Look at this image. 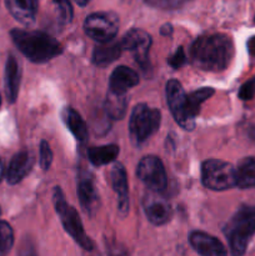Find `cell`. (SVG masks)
Returning a JSON list of instances; mask_svg holds the SVG:
<instances>
[{
	"mask_svg": "<svg viewBox=\"0 0 255 256\" xmlns=\"http://www.w3.org/2000/svg\"><path fill=\"white\" fill-rule=\"evenodd\" d=\"M234 44L225 34H209L198 38L190 49L194 66L205 72H222L232 62Z\"/></svg>",
	"mask_w": 255,
	"mask_h": 256,
	"instance_id": "6da1fadb",
	"label": "cell"
},
{
	"mask_svg": "<svg viewBox=\"0 0 255 256\" xmlns=\"http://www.w3.org/2000/svg\"><path fill=\"white\" fill-rule=\"evenodd\" d=\"M12 39L18 49L36 64L49 62L62 52V44L46 32L15 29L12 32Z\"/></svg>",
	"mask_w": 255,
	"mask_h": 256,
	"instance_id": "7a4b0ae2",
	"label": "cell"
},
{
	"mask_svg": "<svg viewBox=\"0 0 255 256\" xmlns=\"http://www.w3.org/2000/svg\"><path fill=\"white\" fill-rule=\"evenodd\" d=\"M224 234L232 256H242L255 234V206H242L225 225Z\"/></svg>",
	"mask_w": 255,
	"mask_h": 256,
	"instance_id": "3957f363",
	"label": "cell"
},
{
	"mask_svg": "<svg viewBox=\"0 0 255 256\" xmlns=\"http://www.w3.org/2000/svg\"><path fill=\"white\" fill-rule=\"evenodd\" d=\"M52 202H54L55 210H56V214L59 215L60 222H62V226H64L65 232L75 240V242L80 245L84 250H92L94 248V242H92L89 236L85 234L84 226H82V222L80 220L79 214L75 210V208H72V205H69L65 200L64 192L60 189L59 186H56L54 189V195H52Z\"/></svg>",
	"mask_w": 255,
	"mask_h": 256,
	"instance_id": "277c9868",
	"label": "cell"
},
{
	"mask_svg": "<svg viewBox=\"0 0 255 256\" xmlns=\"http://www.w3.org/2000/svg\"><path fill=\"white\" fill-rule=\"evenodd\" d=\"M162 112L152 109L146 104H139L134 108L130 116V136L135 144H142L149 139L160 126Z\"/></svg>",
	"mask_w": 255,
	"mask_h": 256,
	"instance_id": "5b68a950",
	"label": "cell"
},
{
	"mask_svg": "<svg viewBox=\"0 0 255 256\" xmlns=\"http://www.w3.org/2000/svg\"><path fill=\"white\" fill-rule=\"evenodd\" d=\"M202 182L205 188L215 192L232 189L236 185L235 168L222 160H206L202 166Z\"/></svg>",
	"mask_w": 255,
	"mask_h": 256,
	"instance_id": "8992f818",
	"label": "cell"
},
{
	"mask_svg": "<svg viewBox=\"0 0 255 256\" xmlns=\"http://www.w3.org/2000/svg\"><path fill=\"white\" fill-rule=\"evenodd\" d=\"M166 102L174 116L175 122L184 130H192L195 126V118L192 116L188 106V98L178 80H169L165 88Z\"/></svg>",
	"mask_w": 255,
	"mask_h": 256,
	"instance_id": "52a82bcc",
	"label": "cell"
},
{
	"mask_svg": "<svg viewBox=\"0 0 255 256\" xmlns=\"http://www.w3.org/2000/svg\"><path fill=\"white\" fill-rule=\"evenodd\" d=\"M84 30L95 42H112L119 30V18L110 12H92L85 19Z\"/></svg>",
	"mask_w": 255,
	"mask_h": 256,
	"instance_id": "ba28073f",
	"label": "cell"
},
{
	"mask_svg": "<svg viewBox=\"0 0 255 256\" xmlns=\"http://www.w3.org/2000/svg\"><path fill=\"white\" fill-rule=\"evenodd\" d=\"M136 175L152 192H160L166 188V172L159 158L152 155L142 158L138 164Z\"/></svg>",
	"mask_w": 255,
	"mask_h": 256,
	"instance_id": "9c48e42d",
	"label": "cell"
},
{
	"mask_svg": "<svg viewBox=\"0 0 255 256\" xmlns=\"http://www.w3.org/2000/svg\"><path fill=\"white\" fill-rule=\"evenodd\" d=\"M122 50H128L132 54L140 65H145L149 59V50L152 46V36L146 32L132 29L124 35L122 42Z\"/></svg>",
	"mask_w": 255,
	"mask_h": 256,
	"instance_id": "30bf717a",
	"label": "cell"
},
{
	"mask_svg": "<svg viewBox=\"0 0 255 256\" xmlns=\"http://www.w3.org/2000/svg\"><path fill=\"white\" fill-rule=\"evenodd\" d=\"M144 212L152 225H164L172 219V210L168 200L152 192L144 198Z\"/></svg>",
	"mask_w": 255,
	"mask_h": 256,
	"instance_id": "8fae6325",
	"label": "cell"
},
{
	"mask_svg": "<svg viewBox=\"0 0 255 256\" xmlns=\"http://www.w3.org/2000/svg\"><path fill=\"white\" fill-rule=\"evenodd\" d=\"M192 249L202 256H228V250L222 242L202 232H192L189 236Z\"/></svg>",
	"mask_w": 255,
	"mask_h": 256,
	"instance_id": "7c38bea8",
	"label": "cell"
},
{
	"mask_svg": "<svg viewBox=\"0 0 255 256\" xmlns=\"http://www.w3.org/2000/svg\"><path fill=\"white\" fill-rule=\"evenodd\" d=\"M112 185L114 192L118 194V208L122 215H125L129 212V188H128V178L125 168L122 164L116 162L112 166Z\"/></svg>",
	"mask_w": 255,
	"mask_h": 256,
	"instance_id": "4fadbf2b",
	"label": "cell"
},
{
	"mask_svg": "<svg viewBox=\"0 0 255 256\" xmlns=\"http://www.w3.org/2000/svg\"><path fill=\"white\" fill-rule=\"evenodd\" d=\"M78 196L82 208L88 214H94L99 204V195L89 175H80L78 182Z\"/></svg>",
	"mask_w": 255,
	"mask_h": 256,
	"instance_id": "5bb4252c",
	"label": "cell"
},
{
	"mask_svg": "<svg viewBox=\"0 0 255 256\" xmlns=\"http://www.w3.org/2000/svg\"><path fill=\"white\" fill-rule=\"evenodd\" d=\"M34 165V158L29 152H20L10 162L6 172V180L9 184L15 185L22 182L30 172Z\"/></svg>",
	"mask_w": 255,
	"mask_h": 256,
	"instance_id": "9a60e30c",
	"label": "cell"
},
{
	"mask_svg": "<svg viewBox=\"0 0 255 256\" xmlns=\"http://www.w3.org/2000/svg\"><path fill=\"white\" fill-rule=\"evenodd\" d=\"M8 10L22 25H32L38 12V0H5Z\"/></svg>",
	"mask_w": 255,
	"mask_h": 256,
	"instance_id": "2e32d148",
	"label": "cell"
},
{
	"mask_svg": "<svg viewBox=\"0 0 255 256\" xmlns=\"http://www.w3.org/2000/svg\"><path fill=\"white\" fill-rule=\"evenodd\" d=\"M139 82V76L136 72L130 68L118 66L110 75L109 88L110 92L114 94H125L129 89Z\"/></svg>",
	"mask_w": 255,
	"mask_h": 256,
	"instance_id": "e0dca14e",
	"label": "cell"
},
{
	"mask_svg": "<svg viewBox=\"0 0 255 256\" xmlns=\"http://www.w3.org/2000/svg\"><path fill=\"white\" fill-rule=\"evenodd\" d=\"M20 79H22V72H20L19 62L14 55H9L5 65V92L10 102L16 100L19 94Z\"/></svg>",
	"mask_w": 255,
	"mask_h": 256,
	"instance_id": "ac0fdd59",
	"label": "cell"
},
{
	"mask_svg": "<svg viewBox=\"0 0 255 256\" xmlns=\"http://www.w3.org/2000/svg\"><path fill=\"white\" fill-rule=\"evenodd\" d=\"M122 52V48L120 42L112 40L108 42H99L92 52V62L99 66H105L119 59Z\"/></svg>",
	"mask_w": 255,
	"mask_h": 256,
	"instance_id": "d6986e66",
	"label": "cell"
},
{
	"mask_svg": "<svg viewBox=\"0 0 255 256\" xmlns=\"http://www.w3.org/2000/svg\"><path fill=\"white\" fill-rule=\"evenodd\" d=\"M62 122H64L65 126L69 129L75 136V139L80 142H86L88 139V126L82 118L78 112H75L72 108H64L62 112Z\"/></svg>",
	"mask_w": 255,
	"mask_h": 256,
	"instance_id": "ffe728a7",
	"label": "cell"
},
{
	"mask_svg": "<svg viewBox=\"0 0 255 256\" xmlns=\"http://www.w3.org/2000/svg\"><path fill=\"white\" fill-rule=\"evenodd\" d=\"M236 186L242 189L255 186V158H244L235 169Z\"/></svg>",
	"mask_w": 255,
	"mask_h": 256,
	"instance_id": "44dd1931",
	"label": "cell"
},
{
	"mask_svg": "<svg viewBox=\"0 0 255 256\" xmlns=\"http://www.w3.org/2000/svg\"><path fill=\"white\" fill-rule=\"evenodd\" d=\"M119 146L114 144L102 145V146H94L88 150V156L90 162L95 166H102L109 162H114L119 155Z\"/></svg>",
	"mask_w": 255,
	"mask_h": 256,
	"instance_id": "7402d4cb",
	"label": "cell"
},
{
	"mask_svg": "<svg viewBox=\"0 0 255 256\" xmlns=\"http://www.w3.org/2000/svg\"><path fill=\"white\" fill-rule=\"evenodd\" d=\"M128 102L124 94H114L110 92L105 100V112L110 119L120 120L125 116Z\"/></svg>",
	"mask_w": 255,
	"mask_h": 256,
	"instance_id": "603a6c76",
	"label": "cell"
},
{
	"mask_svg": "<svg viewBox=\"0 0 255 256\" xmlns=\"http://www.w3.org/2000/svg\"><path fill=\"white\" fill-rule=\"evenodd\" d=\"M214 92L215 90L212 89V88H202V89L195 90V92H189V94H186L188 106H189V112L192 118L196 119V116L199 115L202 104L205 102V100L212 98V95H214Z\"/></svg>",
	"mask_w": 255,
	"mask_h": 256,
	"instance_id": "cb8c5ba5",
	"label": "cell"
},
{
	"mask_svg": "<svg viewBox=\"0 0 255 256\" xmlns=\"http://www.w3.org/2000/svg\"><path fill=\"white\" fill-rule=\"evenodd\" d=\"M14 245V232L8 222H0V256H6Z\"/></svg>",
	"mask_w": 255,
	"mask_h": 256,
	"instance_id": "d4e9b609",
	"label": "cell"
},
{
	"mask_svg": "<svg viewBox=\"0 0 255 256\" xmlns=\"http://www.w3.org/2000/svg\"><path fill=\"white\" fill-rule=\"evenodd\" d=\"M58 10L59 20L62 24H69L72 19V6L70 0H52Z\"/></svg>",
	"mask_w": 255,
	"mask_h": 256,
	"instance_id": "484cf974",
	"label": "cell"
},
{
	"mask_svg": "<svg viewBox=\"0 0 255 256\" xmlns=\"http://www.w3.org/2000/svg\"><path fill=\"white\" fill-rule=\"evenodd\" d=\"M148 5L156 9L162 10H175L184 6L190 0H144Z\"/></svg>",
	"mask_w": 255,
	"mask_h": 256,
	"instance_id": "4316f807",
	"label": "cell"
},
{
	"mask_svg": "<svg viewBox=\"0 0 255 256\" xmlns=\"http://www.w3.org/2000/svg\"><path fill=\"white\" fill-rule=\"evenodd\" d=\"M39 155H40V166H42V170L46 172L52 162V149H50V145L48 144V142H45V140H42V142H40Z\"/></svg>",
	"mask_w": 255,
	"mask_h": 256,
	"instance_id": "83f0119b",
	"label": "cell"
},
{
	"mask_svg": "<svg viewBox=\"0 0 255 256\" xmlns=\"http://www.w3.org/2000/svg\"><path fill=\"white\" fill-rule=\"evenodd\" d=\"M255 95V78L248 80L242 85L239 90V98L242 100H250Z\"/></svg>",
	"mask_w": 255,
	"mask_h": 256,
	"instance_id": "f1b7e54d",
	"label": "cell"
},
{
	"mask_svg": "<svg viewBox=\"0 0 255 256\" xmlns=\"http://www.w3.org/2000/svg\"><path fill=\"white\" fill-rule=\"evenodd\" d=\"M185 62H186V55H185L182 46L178 48L176 52H175L174 54L169 58V60H168V62H169V65L172 69H179L180 66H182V65L185 64Z\"/></svg>",
	"mask_w": 255,
	"mask_h": 256,
	"instance_id": "f546056e",
	"label": "cell"
},
{
	"mask_svg": "<svg viewBox=\"0 0 255 256\" xmlns=\"http://www.w3.org/2000/svg\"><path fill=\"white\" fill-rule=\"evenodd\" d=\"M19 256H36V252L30 240H24L20 245Z\"/></svg>",
	"mask_w": 255,
	"mask_h": 256,
	"instance_id": "4dcf8cb0",
	"label": "cell"
},
{
	"mask_svg": "<svg viewBox=\"0 0 255 256\" xmlns=\"http://www.w3.org/2000/svg\"><path fill=\"white\" fill-rule=\"evenodd\" d=\"M248 52L250 55L255 56V36L250 38L249 42H248Z\"/></svg>",
	"mask_w": 255,
	"mask_h": 256,
	"instance_id": "1f68e13d",
	"label": "cell"
},
{
	"mask_svg": "<svg viewBox=\"0 0 255 256\" xmlns=\"http://www.w3.org/2000/svg\"><path fill=\"white\" fill-rule=\"evenodd\" d=\"M160 32H162V35H165V36H168V35H172V26L170 24L162 25V30H160Z\"/></svg>",
	"mask_w": 255,
	"mask_h": 256,
	"instance_id": "d6a6232c",
	"label": "cell"
},
{
	"mask_svg": "<svg viewBox=\"0 0 255 256\" xmlns=\"http://www.w3.org/2000/svg\"><path fill=\"white\" fill-rule=\"evenodd\" d=\"M75 2H76L78 5H80V6H85V5L89 2V0H75Z\"/></svg>",
	"mask_w": 255,
	"mask_h": 256,
	"instance_id": "836d02e7",
	"label": "cell"
},
{
	"mask_svg": "<svg viewBox=\"0 0 255 256\" xmlns=\"http://www.w3.org/2000/svg\"><path fill=\"white\" fill-rule=\"evenodd\" d=\"M2 175H4V164H2V159H0V182L2 179Z\"/></svg>",
	"mask_w": 255,
	"mask_h": 256,
	"instance_id": "e575fe53",
	"label": "cell"
},
{
	"mask_svg": "<svg viewBox=\"0 0 255 256\" xmlns=\"http://www.w3.org/2000/svg\"><path fill=\"white\" fill-rule=\"evenodd\" d=\"M0 105H2V96H0Z\"/></svg>",
	"mask_w": 255,
	"mask_h": 256,
	"instance_id": "d590c367",
	"label": "cell"
},
{
	"mask_svg": "<svg viewBox=\"0 0 255 256\" xmlns=\"http://www.w3.org/2000/svg\"><path fill=\"white\" fill-rule=\"evenodd\" d=\"M0 214H2V210H0Z\"/></svg>",
	"mask_w": 255,
	"mask_h": 256,
	"instance_id": "8d00e7d4",
	"label": "cell"
}]
</instances>
